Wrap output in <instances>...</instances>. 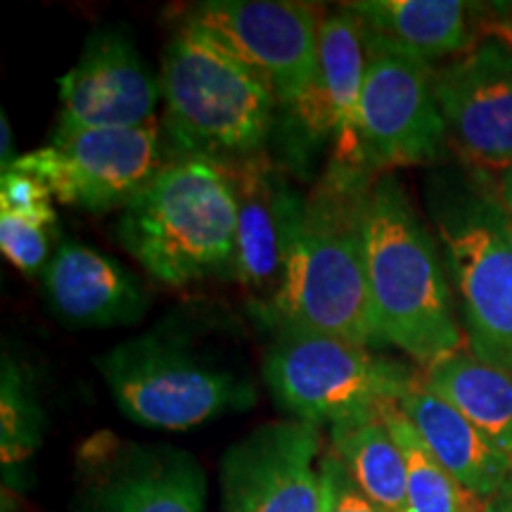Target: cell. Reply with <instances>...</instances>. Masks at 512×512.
Wrapping results in <instances>:
<instances>
[{
    "label": "cell",
    "instance_id": "cell-22",
    "mask_svg": "<svg viewBox=\"0 0 512 512\" xmlns=\"http://www.w3.org/2000/svg\"><path fill=\"white\" fill-rule=\"evenodd\" d=\"M382 418L392 430L394 439L406 460L408 505L411 512H463L467 494L456 479L444 470L434 453L420 439L413 422L401 413L396 403L382 408Z\"/></svg>",
    "mask_w": 512,
    "mask_h": 512
},
{
    "label": "cell",
    "instance_id": "cell-7",
    "mask_svg": "<svg viewBox=\"0 0 512 512\" xmlns=\"http://www.w3.org/2000/svg\"><path fill=\"white\" fill-rule=\"evenodd\" d=\"M264 382L292 420L337 425L382 411L420 380L411 366L344 339L299 328H273Z\"/></svg>",
    "mask_w": 512,
    "mask_h": 512
},
{
    "label": "cell",
    "instance_id": "cell-2",
    "mask_svg": "<svg viewBox=\"0 0 512 512\" xmlns=\"http://www.w3.org/2000/svg\"><path fill=\"white\" fill-rule=\"evenodd\" d=\"M377 176L328 166L304 204L283 287L264 323L384 347L363 259V204Z\"/></svg>",
    "mask_w": 512,
    "mask_h": 512
},
{
    "label": "cell",
    "instance_id": "cell-31",
    "mask_svg": "<svg viewBox=\"0 0 512 512\" xmlns=\"http://www.w3.org/2000/svg\"><path fill=\"white\" fill-rule=\"evenodd\" d=\"M463 512H484V503L477 501L475 496L467 494L465 498V505H463Z\"/></svg>",
    "mask_w": 512,
    "mask_h": 512
},
{
    "label": "cell",
    "instance_id": "cell-11",
    "mask_svg": "<svg viewBox=\"0 0 512 512\" xmlns=\"http://www.w3.org/2000/svg\"><path fill=\"white\" fill-rule=\"evenodd\" d=\"M320 22L316 8L292 0H207L185 12V24L249 64L280 107L294 105L316 79Z\"/></svg>",
    "mask_w": 512,
    "mask_h": 512
},
{
    "label": "cell",
    "instance_id": "cell-5",
    "mask_svg": "<svg viewBox=\"0 0 512 512\" xmlns=\"http://www.w3.org/2000/svg\"><path fill=\"white\" fill-rule=\"evenodd\" d=\"M238 204L228 169L202 157L169 159L121 209L117 235L152 278L188 287L230 278Z\"/></svg>",
    "mask_w": 512,
    "mask_h": 512
},
{
    "label": "cell",
    "instance_id": "cell-24",
    "mask_svg": "<svg viewBox=\"0 0 512 512\" xmlns=\"http://www.w3.org/2000/svg\"><path fill=\"white\" fill-rule=\"evenodd\" d=\"M55 233L57 230L53 226L0 214V249H3L5 259L27 275L46 273L55 254Z\"/></svg>",
    "mask_w": 512,
    "mask_h": 512
},
{
    "label": "cell",
    "instance_id": "cell-29",
    "mask_svg": "<svg viewBox=\"0 0 512 512\" xmlns=\"http://www.w3.org/2000/svg\"><path fill=\"white\" fill-rule=\"evenodd\" d=\"M484 512H512V479L496 496L484 501Z\"/></svg>",
    "mask_w": 512,
    "mask_h": 512
},
{
    "label": "cell",
    "instance_id": "cell-16",
    "mask_svg": "<svg viewBox=\"0 0 512 512\" xmlns=\"http://www.w3.org/2000/svg\"><path fill=\"white\" fill-rule=\"evenodd\" d=\"M48 309L72 328H112L133 325L150 309V294L117 259L81 245L60 240L43 273Z\"/></svg>",
    "mask_w": 512,
    "mask_h": 512
},
{
    "label": "cell",
    "instance_id": "cell-27",
    "mask_svg": "<svg viewBox=\"0 0 512 512\" xmlns=\"http://www.w3.org/2000/svg\"><path fill=\"white\" fill-rule=\"evenodd\" d=\"M494 190L498 207L503 211L505 226H508V233L512 238V169H505L498 174V181H494Z\"/></svg>",
    "mask_w": 512,
    "mask_h": 512
},
{
    "label": "cell",
    "instance_id": "cell-20",
    "mask_svg": "<svg viewBox=\"0 0 512 512\" xmlns=\"http://www.w3.org/2000/svg\"><path fill=\"white\" fill-rule=\"evenodd\" d=\"M422 382L512 458V373L456 351L422 370Z\"/></svg>",
    "mask_w": 512,
    "mask_h": 512
},
{
    "label": "cell",
    "instance_id": "cell-14",
    "mask_svg": "<svg viewBox=\"0 0 512 512\" xmlns=\"http://www.w3.org/2000/svg\"><path fill=\"white\" fill-rule=\"evenodd\" d=\"M446 133L472 162L512 169V38L482 34L463 55L434 69Z\"/></svg>",
    "mask_w": 512,
    "mask_h": 512
},
{
    "label": "cell",
    "instance_id": "cell-13",
    "mask_svg": "<svg viewBox=\"0 0 512 512\" xmlns=\"http://www.w3.org/2000/svg\"><path fill=\"white\" fill-rule=\"evenodd\" d=\"M318 425L264 422L221 458V512H320Z\"/></svg>",
    "mask_w": 512,
    "mask_h": 512
},
{
    "label": "cell",
    "instance_id": "cell-4",
    "mask_svg": "<svg viewBox=\"0 0 512 512\" xmlns=\"http://www.w3.org/2000/svg\"><path fill=\"white\" fill-rule=\"evenodd\" d=\"M159 91L171 159L219 164L266 155L278 121V98L249 64L195 24L166 43Z\"/></svg>",
    "mask_w": 512,
    "mask_h": 512
},
{
    "label": "cell",
    "instance_id": "cell-12",
    "mask_svg": "<svg viewBox=\"0 0 512 512\" xmlns=\"http://www.w3.org/2000/svg\"><path fill=\"white\" fill-rule=\"evenodd\" d=\"M223 166L238 204L230 278L245 290L254 316L266 320L283 287L306 197L266 155Z\"/></svg>",
    "mask_w": 512,
    "mask_h": 512
},
{
    "label": "cell",
    "instance_id": "cell-28",
    "mask_svg": "<svg viewBox=\"0 0 512 512\" xmlns=\"http://www.w3.org/2000/svg\"><path fill=\"white\" fill-rule=\"evenodd\" d=\"M0 131H3V145H0V150H3V171H8L12 164H15V140H12V128H10V121L5 117V112L0 114Z\"/></svg>",
    "mask_w": 512,
    "mask_h": 512
},
{
    "label": "cell",
    "instance_id": "cell-25",
    "mask_svg": "<svg viewBox=\"0 0 512 512\" xmlns=\"http://www.w3.org/2000/svg\"><path fill=\"white\" fill-rule=\"evenodd\" d=\"M53 200V192L36 176L17 169L3 171V178H0V214L57 228Z\"/></svg>",
    "mask_w": 512,
    "mask_h": 512
},
{
    "label": "cell",
    "instance_id": "cell-15",
    "mask_svg": "<svg viewBox=\"0 0 512 512\" xmlns=\"http://www.w3.org/2000/svg\"><path fill=\"white\" fill-rule=\"evenodd\" d=\"M159 95V81L128 31L100 27L88 36L79 60L60 79L55 133L150 124Z\"/></svg>",
    "mask_w": 512,
    "mask_h": 512
},
{
    "label": "cell",
    "instance_id": "cell-9",
    "mask_svg": "<svg viewBox=\"0 0 512 512\" xmlns=\"http://www.w3.org/2000/svg\"><path fill=\"white\" fill-rule=\"evenodd\" d=\"M366 43L361 24L344 8L328 12L320 22V53L316 79L290 107H280L285 155L297 171L330 145V164L342 171H366L358 112L366 79ZM375 176V174H373Z\"/></svg>",
    "mask_w": 512,
    "mask_h": 512
},
{
    "label": "cell",
    "instance_id": "cell-3",
    "mask_svg": "<svg viewBox=\"0 0 512 512\" xmlns=\"http://www.w3.org/2000/svg\"><path fill=\"white\" fill-rule=\"evenodd\" d=\"M363 259L375 330L425 370L463 351L439 242L394 174H380L363 204Z\"/></svg>",
    "mask_w": 512,
    "mask_h": 512
},
{
    "label": "cell",
    "instance_id": "cell-18",
    "mask_svg": "<svg viewBox=\"0 0 512 512\" xmlns=\"http://www.w3.org/2000/svg\"><path fill=\"white\" fill-rule=\"evenodd\" d=\"M465 494L489 501L512 479V458L420 380L396 403Z\"/></svg>",
    "mask_w": 512,
    "mask_h": 512
},
{
    "label": "cell",
    "instance_id": "cell-8",
    "mask_svg": "<svg viewBox=\"0 0 512 512\" xmlns=\"http://www.w3.org/2000/svg\"><path fill=\"white\" fill-rule=\"evenodd\" d=\"M166 164V143L155 119L136 128L55 133L46 147L17 157L10 169L36 176L67 207L102 214L126 209Z\"/></svg>",
    "mask_w": 512,
    "mask_h": 512
},
{
    "label": "cell",
    "instance_id": "cell-30",
    "mask_svg": "<svg viewBox=\"0 0 512 512\" xmlns=\"http://www.w3.org/2000/svg\"><path fill=\"white\" fill-rule=\"evenodd\" d=\"M489 8L498 17V29L512 38V3H494Z\"/></svg>",
    "mask_w": 512,
    "mask_h": 512
},
{
    "label": "cell",
    "instance_id": "cell-23",
    "mask_svg": "<svg viewBox=\"0 0 512 512\" xmlns=\"http://www.w3.org/2000/svg\"><path fill=\"white\" fill-rule=\"evenodd\" d=\"M43 411L29 377L10 354H3L0 373V453L3 465L29 460L41 446Z\"/></svg>",
    "mask_w": 512,
    "mask_h": 512
},
{
    "label": "cell",
    "instance_id": "cell-10",
    "mask_svg": "<svg viewBox=\"0 0 512 512\" xmlns=\"http://www.w3.org/2000/svg\"><path fill=\"white\" fill-rule=\"evenodd\" d=\"M363 43L368 62L358 133L368 169L380 176L396 166L437 162L448 133L434 95L432 64L366 38Z\"/></svg>",
    "mask_w": 512,
    "mask_h": 512
},
{
    "label": "cell",
    "instance_id": "cell-26",
    "mask_svg": "<svg viewBox=\"0 0 512 512\" xmlns=\"http://www.w3.org/2000/svg\"><path fill=\"white\" fill-rule=\"evenodd\" d=\"M318 470L320 496H323V510L320 512H387L358 489L354 479L349 477L347 467L332 451L320 458Z\"/></svg>",
    "mask_w": 512,
    "mask_h": 512
},
{
    "label": "cell",
    "instance_id": "cell-17",
    "mask_svg": "<svg viewBox=\"0 0 512 512\" xmlns=\"http://www.w3.org/2000/svg\"><path fill=\"white\" fill-rule=\"evenodd\" d=\"M207 475L192 453L128 446L95 477L88 512H204Z\"/></svg>",
    "mask_w": 512,
    "mask_h": 512
},
{
    "label": "cell",
    "instance_id": "cell-6",
    "mask_svg": "<svg viewBox=\"0 0 512 512\" xmlns=\"http://www.w3.org/2000/svg\"><path fill=\"white\" fill-rule=\"evenodd\" d=\"M427 214L456 285L470 351L512 373V238L482 171L430 176Z\"/></svg>",
    "mask_w": 512,
    "mask_h": 512
},
{
    "label": "cell",
    "instance_id": "cell-21",
    "mask_svg": "<svg viewBox=\"0 0 512 512\" xmlns=\"http://www.w3.org/2000/svg\"><path fill=\"white\" fill-rule=\"evenodd\" d=\"M330 444V451L370 501L387 512H411L406 460L382 411L332 425Z\"/></svg>",
    "mask_w": 512,
    "mask_h": 512
},
{
    "label": "cell",
    "instance_id": "cell-19",
    "mask_svg": "<svg viewBox=\"0 0 512 512\" xmlns=\"http://www.w3.org/2000/svg\"><path fill=\"white\" fill-rule=\"evenodd\" d=\"M361 24L368 43L399 50L432 64L453 60L479 38V5L463 0H358L344 5Z\"/></svg>",
    "mask_w": 512,
    "mask_h": 512
},
{
    "label": "cell",
    "instance_id": "cell-1",
    "mask_svg": "<svg viewBox=\"0 0 512 512\" xmlns=\"http://www.w3.org/2000/svg\"><path fill=\"white\" fill-rule=\"evenodd\" d=\"M216 311L178 309L143 335L95 358L128 420L183 432L259 401L240 347Z\"/></svg>",
    "mask_w": 512,
    "mask_h": 512
}]
</instances>
